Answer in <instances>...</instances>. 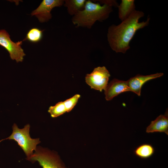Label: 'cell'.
Segmentation results:
<instances>
[{
    "label": "cell",
    "mask_w": 168,
    "mask_h": 168,
    "mask_svg": "<svg viewBox=\"0 0 168 168\" xmlns=\"http://www.w3.org/2000/svg\"><path fill=\"white\" fill-rule=\"evenodd\" d=\"M163 74L161 72L147 75L138 74L130 78L127 81L129 91L134 92L138 96H140L142 87L146 82L151 80L161 77Z\"/></svg>",
    "instance_id": "cell-8"
},
{
    "label": "cell",
    "mask_w": 168,
    "mask_h": 168,
    "mask_svg": "<svg viewBox=\"0 0 168 168\" xmlns=\"http://www.w3.org/2000/svg\"><path fill=\"white\" fill-rule=\"evenodd\" d=\"M64 3L63 0H43L31 15L35 16L40 22H47L52 18V10L55 7L62 6Z\"/></svg>",
    "instance_id": "cell-7"
},
{
    "label": "cell",
    "mask_w": 168,
    "mask_h": 168,
    "mask_svg": "<svg viewBox=\"0 0 168 168\" xmlns=\"http://www.w3.org/2000/svg\"><path fill=\"white\" fill-rule=\"evenodd\" d=\"M99 2L101 3L106 4L112 7H118L119 4L115 0H100Z\"/></svg>",
    "instance_id": "cell-17"
},
{
    "label": "cell",
    "mask_w": 168,
    "mask_h": 168,
    "mask_svg": "<svg viewBox=\"0 0 168 168\" xmlns=\"http://www.w3.org/2000/svg\"><path fill=\"white\" fill-rule=\"evenodd\" d=\"M80 97L79 94H76L63 101L67 112H69L72 109Z\"/></svg>",
    "instance_id": "cell-16"
},
{
    "label": "cell",
    "mask_w": 168,
    "mask_h": 168,
    "mask_svg": "<svg viewBox=\"0 0 168 168\" xmlns=\"http://www.w3.org/2000/svg\"><path fill=\"white\" fill-rule=\"evenodd\" d=\"M86 1V0H65L63 5L67 8L68 14L73 16L84 9Z\"/></svg>",
    "instance_id": "cell-12"
},
{
    "label": "cell",
    "mask_w": 168,
    "mask_h": 168,
    "mask_svg": "<svg viewBox=\"0 0 168 168\" xmlns=\"http://www.w3.org/2000/svg\"><path fill=\"white\" fill-rule=\"evenodd\" d=\"M51 117H58L67 112L63 101H60L49 107L48 110Z\"/></svg>",
    "instance_id": "cell-15"
},
{
    "label": "cell",
    "mask_w": 168,
    "mask_h": 168,
    "mask_svg": "<svg viewBox=\"0 0 168 168\" xmlns=\"http://www.w3.org/2000/svg\"><path fill=\"white\" fill-rule=\"evenodd\" d=\"M30 128L29 124L26 125L22 128H20L14 123L12 126V133L5 139L13 140L16 141L25 153L26 156V159L33 154L37 145L41 142L39 138H31L30 134Z\"/></svg>",
    "instance_id": "cell-3"
},
{
    "label": "cell",
    "mask_w": 168,
    "mask_h": 168,
    "mask_svg": "<svg viewBox=\"0 0 168 168\" xmlns=\"http://www.w3.org/2000/svg\"><path fill=\"white\" fill-rule=\"evenodd\" d=\"M26 159L37 162L42 168H68L56 152L40 146H37L33 154Z\"/></svg>",
    "instance_id": "cell-4"
},
{
    "label": "cell",
    "mask_w": 168,
    "mask_h": 168,
    "mask_svg": "<svg viewBox=\"0 0 168 168\" xmlns=\"http://www.w3.org/2000/svg\"><path fill=\"white\" fill-rule=\"evenodd\" d=\"M112 11L110 6L106 4L101 6L89 0L86 1L84 9L73 16L72 21L77 27L91 29L96 21L102 22L107 19Z\"/></svg>",
    "instance_id": "cell-2"
},
{
    "label": "cell",
    "mask_w": 168,
    "mask_h": 168,
    "mask_svg": "<svg viewBox=\"0 0 168 168\" xmlns=\"http://www.w3.org/2000/svg\"><path fill=\"white\" fill-rule=\"evenodd\" d=\"M110 76L105 67L99 66L94 68L90 73L86 74L85 81L91 88L101 91L108 84Z\"/></svg>",
    "instance_id": "cell-5"
},
{
    "label": "cell",
    "mask_w": 168,
    "mask_h": 168,
    "mask_svg": "<svg viewBox=\"0 0 168 168\" xmlns=\"http://www.w3.org/2000/svg\"><path fill=\"white\" fill-rule=\"evenodd\" d=\"M22 43V41L13 42L7 31L4 29L0 30V45L8 52L11 58L17 63L22 62L26 55L21 47Z\"/></svg>",
    "instance_id": "cell-6"
},
{
    "label": "cell",
    "mask_w": 168,
    "mask_h": 168,
    "mask_svg": "<svg viewBox=\"0 0 168 168\" xmlns=\"http://www.w3.org/2000/svg\"><path fill=\"white\" fill-rule=\"evenodd\" d=\"M105 99L109 101L120 94L129 90L127 81L114 79L108 84L104 89Z\"/></svg>",
    "instance_id": "cell-9"
},
{
    "label": "cell",
    "mask_w": 168,
    "mask_h": 168,
    "mask_svg": "<svg viewBox=\"0 0 168 168\" xmlns=\"http://www.w3.org/2000/svg\"><path fill=\"white\" fill-rule=\"evenodd\" d=\"M43 37V31L37 28L30 29L27 32L24 40L32 43H37L41 40Z\"/></svg>",
    "instance_id": "cell-14"
},
{
    "label": "cell",
    "mask_w": 168,
    "mask_h": 168,
    "mask_svg": "<svg viewBox=\"0 0 168 168\" xmlns=\"http://www.w3.org/2000/svg\"><path fill=\"white\" fill-rule=\"evenodd\" d=\"M142 11L135 10L119 24L110 26L107 34V40L111 49L117 53H125L130 48L129 44L136 32L148 25L150 18L139 22L144 16Z\"/></svg>",
    "instance_id": "cell-1"
},
{
    "label": "cell",
    "mask_w": 168,
    "mask_h": 168,
    "mask_svg": "<svg viewBox=\"0 0 168 168\" xmlns=\"http://www.w3.org/2000/svg\"><path fill=\"white\" fill-rule=\"evenodd\" d=\"M155 151V149L152 145L144 143L136 147L134 150V153L137 157L141 159H146L151 157Z\"/></svg>",
    "instance_id": "cell-13"
},
{
    "label": "cell",
    "mask_w": 168,
    "mask_h": 168,
    "mask_svg": "<svg viewBox=\"0 0 168 168\" xmlns=\"http://www.w3.org/2000/svg\"><path fill=\"white\" fill-rule=\"evenodd\" d=\"M135 1L133 0H122L119 5L118 16L123 21L127 19L136 10Z\"/></svg>",
    "instance_id": "cell-11"
},
{
    "label": "cell",
    "mask_w": 168,
    "mask_h": 168,
    "mask_svg": "<svg viewBox=\"0 0 168 168\" xmlns=\"http://www.w3.org/2000/svg\"><path fill=\"white\" fill-rule=\"evenodd\" d=\"M147 133H164L168 135V113L166 111L165 114H161L147 127Z\"/></svg>",
    "instance_id": "cell-10"
}]
</instances>
